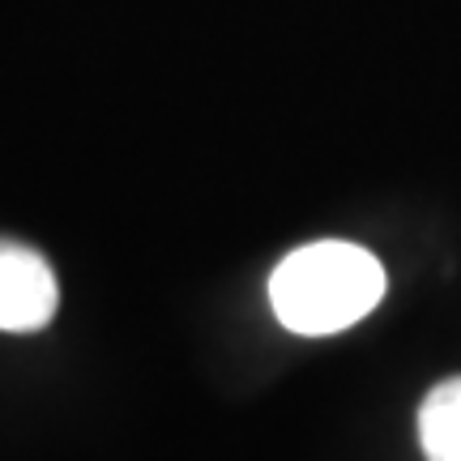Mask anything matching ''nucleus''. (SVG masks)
Returning a JSON list of instances; mask_svg holds the SVG:
<instances>
[{"label":"nucleus","instance_id":"obj_2","mask_svg":"<svg viewBox=\"0 0 461 461\" xmlns=\"http://www.w3.org/2000/svg\"><path fill=\"white\" fill-rule=\"evenodd\" d=\"M60 308V282L43 252L0 240V333H34Z\"/></svg>","mask_w":461,"mask_h":461},{"label":"nucleus","instance_id":"obj_3","mask_svg":"<svg viewBox=\"0 0 461 461\" xmlns=\"http://www.w3.org/2000/svg\"><path fill=\"white\" fill-rule=\"evenodd\" d=\"M419 445L428 461H461V376L440 380L419 406Z\"/></svg>","mask_w":461,"mask_h":461},{"label":"nucleus","instance_id":"obj_1","mask_svg":"<svg viewBox=\"0 0 461 461\" xmlns=\"http://www.w3.org/2000/svg\"><path fill=\"white\" fill-rule=\"evenodd\" d=\"M384 299V269L359 244L321 240L295 248L269 278V303L291 333L325 338L359 325Z\"/></svg>","mask_w":461,"mask_h":461}]
</instances>
